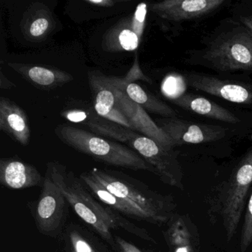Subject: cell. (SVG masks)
Wrapping results in <instances>:
<instances>
[{
  "label": "cell",
  "mask_w": 252,
  "mask_h": 252,
  "mask_svg": "<svg viewBox=\"0 0 252 252\" xmlns=\"http://www.w3.org/2000/svg\"><path fill=\"white\" fill-rule=\"evenodd\" d=\"M46 172L60 189L76 215L94 228L114 250L119 251V248L113 231L120 228L138 238L156 243L147 230L138 226L126 217L97 200L90 192L79 176H76L73 171L69 170L63 163L49 162L47 164Z\"/></svg>",
  "instance_id": "cell-1"
},
{
  "label": "cell",
  "mask_w": 252,
  "mask_h": 252,
  "mask_svg": "<svg viewBox=\"0 0 252 252\" xmlns=\"http://www.w3.org/2000/svg\"><path fill=\"white\" fill-rule=\"evenodd\" d=\"M88 172L106 189L135 209L141 221L161 225L173 217L172 198L155 191L142 181L114 169L94 167Z\"/></svg>",
  "instance_id": "cell-2"
},
{
  "label": "cell",
  "mask_w": 252,
  "mask_h": 252,
  "mask_svg": "<svg viewBox=\"0 0 252 252\" xmlns=\"http://www.w3.org/2000/svg\"><path fill=\"white\" fill-rule=\"evenodd\" d=\"M85 125L96 135L128 144L156 169V175L163 183L171 187L184 189L182 169L172 149L165 148L154 140L103 119L95 113L90 114Z\"/></svg>",
  "instance_id": "cell-3"
},
{
  "label": "cell",
  "mask_w": 252,
  "mask_h": 252,
  "mask_svg": "<svg viewBox=\"0 0 252 252\" xmlns=\"http://www.w3.org/2000/svg\"><path fill=\"white\" fill-rule=\"evenodd\" d=\"M55 133L66 145L101 163L156 174V169L136 152L116 141L106 139L85 129L67 125L57 126Z\"/></svg>",
  "instance_id": "cell-4"
},
{
  "label": "cell",
  "mask_w": 252,
  "mask_h": 252,
  "mask_svg": "<svg viewBox=\"0 0 252 252\" xmlns=\"http://www.w3.org/2000/svg\"><path fill=\"white\" fill-rule=\"evenodd\" d=\"M202 56L212 68L219 71H252V32L240 23L214 37Z\"/></svg>",
  "instance_id": "cell-5"
},
{
  "label": "cell",
  "mask_w": 252,
  "mask_h": 252,
  "mask_svg": "<svg viewBox=\"0 0 252 252\" xmlns=\"http://www.w3.org/2000/svg\"><path fill=\"white\" fill-rule=\"evenodd\" d=\"M44 177L39 198L29 206L40 234L58 238L65 228L69 203L48 172Z\"/></svg>",
  "instance_id": "cell-6"
},
{
  "label": "cell",
  "mask_w": 252,
  "mask_h": 252,
  "mask_svg": "<svg viewBox=\"0 0 252 252\" xmlns=\"http://www.w3.org/2000/svg\"><path fill=\"white\" fill-rule=\"evenodd\" d=\"M252 185V148L233 171L222 199V218L228 241L238 226Z\"/></svg>",
  "instance_id": "cell-7"
},
{
  "label": "cell",
  "mask_w": 252,
  "mask_h": 252,
  "mask_svg": "<svg viewBox=\"0 0 252 252\" xmlns=\"http://www.w3.org/2000/svg\"><path fill=\"white\" fill-rule=\"evenodd\" d=\"M104 78L114 94L118 107L129 121L133 130L141 132L143 135L154 140L165 148L173 149L175 146L172 140L152 120L146 110L130 99L122 88L113 83L110 77Z\"/></svg>",
  "instance_id": "cell-8"
},
{
  "label": "cell",
  "mask_w": 252,
  "mask_h": 252,
  "mask_svg": "<svg viewBox=\"0 0 252 252\" xmlns=\"http://www.w3.org/2000/svg\"><path fill=\"white\" fill-rule=\"evenodd\" d=\"M159 126L172 140L175 147L218 141L225 136L227 130L222 126L193 123L175 118L163 121Z\"/></svg>",
  "instance_id": "cell-9"
},
{
  "label": "cell",
  "mask_w": 252,
  "mask_h": 252,
  "mask_svg": "<svg viewBox=\"0 0 252 252\" xmlns=\"http://www.w3.org/2000/svg\"><path fill=\"white\" fill-rule=\"evenodd\" d=\"M187 85L197 91L237 104H252V85L221 80L207 75L189 73L185 76Z\"/></svg>",
  "instance_id": "cell-10"
},
{
  "label": "cell",
  "mask_w": 252,
  "mask_h": 252,
  "mask_svg": "<svg viewBox=\"0 0 252 252\" xmlns=\"http://www.w3.org/2000/svg\"><path fill=\"white\" fill-rule=\"evenodd\" d=\"M224 0H166L150 4V11L160 18L181 22L199 18L215 11Z\"/></svg>",
  "instance_id": "cell-11"
},
{
  "label": "cell",
  "mask_w": 252,
  "mask_h": 252,
  "mask_svg": "<svg viewBox=\"0 0 252 252\" xmlns=\"http://www.w3.org/2000/svg\"><path fill=\"white\" fill-rule=\"evenodd\" d=\"M45 177L30 163L16 158L0 160V184L11 189L42 187Z\"/></svg>",
  "instance_id": "cell-12"
},
{
  "label": "cell",
  "mask_w": 252,
  "mask_h": 252,
  "mask_svg": "<svg viewBox=\"0 0 252 252\" xmlns=\"http://www.w3.org/2000/svg\"><path fill=\"white\" fill-rule=\"evenodd\" d=\"M90 85L94 92L95 113L103 119L133 130L129 121L118 107L116 97L104 76L91 75Z\"/></svg>",
  "instance_id": "cell-13"
},
{
  "label": "cell",
  "mask_w": 252,
  "mask_h": 252,
  "mask_svg": "<svg viewBox=\"0 0 252 252\" xmlns=\"http://www.w3.org/2000/svg\"><path fill=\"white\" fill-rule=\"evenodd\" d=\"M0 130L23 146L29 144L31 127L26 112L4 97L0 98Z\"/></svg>",
  "instance_id": "cell-14"
},
{
  "label": "cell",
  "mask_w": 252,
  "mask_h": 252,
  "mask_svg": "<svg viewBox=\"0 0 252 252\" xmlns=\"http://www.w3.org/2000/svg\"><path fill=\"white\" fill-rule=\"evenodd\" d=\"M56 23L52 12L42 3H33L28 8L21 22L25 38L33 42L45 39L55 29Z\"/></svg>",
  "instance_id": "cell-15"
},
{
  "label": "cell",
  "mask_w": 252,
  "mask_h": 252,
  "mask_svg": "<svg viewBox=\"0 0 252 252\" xmlns=\"http://www.w3.org/2000/svg\"><path fill=\"white\" fill-rule=\"evenodd\" d=\"M8 66L31 83L42 89H55L73 80L71 75L52 67L17 63H8Z\"/></svg>",
  "instance_id": "cell-16"
},
{
  "label": "cell",
  "mask_w": 252,
  "mask_h": 252,
  "mask_svg": "<svg viewBox=\"0 0 252 252\" xmlns=\"http://www.w3.org/2000/svg\"><path fill=\"white\" fill-rule=\"evenodd\" d=\"M172 101L181 108L215 120L231 124L240 122V119L229 110L203 97L186 94L172 98Z\"/></svg>",
  "instance_id": "cell-17"
},
{
  "label": "cell",
  "mask_w": 252,
  "mask_h": 252,
  "mask_svg": "<svg viewBox=\"0 0 252 252\" xmlns=\"http://www.w3.org/2000/svg\"><path fill=\"white\" fill-rule=\"evenodd\" d=\"M110 79L113 81V83L122 88L130 99L141 106L144 110L169 119L175 118L177 116V113L173 109L171 108L166 103L156 98L155 95L144 91L138 84L133 82L128 84L125 79L110 77Z\"/></svg>",
  "instance_id": "cell-18"
},
{
  "label": "cell",
  "mask_w": 252,
  "mask_h": 252,
  "mask_svg": "<svg viewBox=\"0 0 252 252\" xmlns=\"http://www.w3.org/2000/svg\"><path fill=\"white\" fill-rule=\"evenodd\" d=\"M166 239L171 252H197V242L183 217L178 215L171 218Z\"/></svg>",
  "instance_id": "cell-19"
},
{
  "label": "cell",
  "mask_w": 252,
  "mask_h": 252,
  "mask_svg": "<svg viewBox=\"0 0 252 252\" xmlns=\"http://www.w3.org/2000/svg\"><path fill=\"white\" fill-rule=\"evenodd\" d=\"M67 246L75 252H101L85 230L72 223L65 228Z\"/></svg>",
  "instance_id": "cell-20"
},
{
  "label": "cell",
  "mask_w": 252,
  "mask_h": 252,
  "mask_svg": "<svg viewBox=\"0 0 252 252\" xmlns=\"http://www.w3.org/2000/svg\"><path fill=\"white\" fill-rule=\"evenodd\" d=\"M116 40L119 43V48L126 51H135L138 48L141 42L139 36L132 29L131 23L129 27L126 26L119 31Z\"/></svg>",
  "instance_id": "cell-21"
},
{
  "label": "cell",
  "mask_w": 252,
  "mask_h": 252,
  "mask_svg": "<svg viewBox=\"0 0 252 252\" xmlns=\"http://www.w3.org/2000/svg\"><path fill=\"white\" fill-rule=\"evenodd\" d=\"M252 243V191L248 201L240 238V252H245Z\"/></svg>",
  "instance_id": "cell-22"
},
{
  "label": "cell",
  "mask_w": 252,
  "mask_h": 252,
  "mask_svg": "<svg viewBox=\"0 0 252 252\" xmlns=\"http://www.w3.org/2000/svg\"><path fill=\"white\" fill-rule=\"evenodd\" d=\"M147 6L146 3H140L137 6L135 14L131 19L130 23L134 32L138 34L140 39L142 37L144 33V26H145L146 17L147 14Z\"/></svg>",
  "instance_id": "cell-23"
},
{
  "label": "cell",
  "mask_w": 252,
  "mask_h": 252,
  "mask_svg": "<svg viewBox=\"0 0 252 252\" xmlns=\"http://www.w3.org/2000/svg\"><path fill=\"white\" fill-rule=\"evenodd\" d=\"M115 240L119 248V251H121V252H144L135 245L126 241L119 236L115 235Z\"/></svg>",
  "instance_id": "cell-24"
},
{
  "label": "cell",
  "mask_w": 252,
  "mask_h": 252,
  "mask_svg": "<svg viewBox=\"0 0 252 252\" xmlns=\"http://www.w3.org/2000/svg\"><path fill=\"white\" fill-rule=\"evenodd\" d=\"M88 115L84 111L81 110H75L66 113V118L68 120L73 122H81L88 119Z\"/></svg>",
  "instance_id": "cell-25"
},
{
  "label": "cell",
  "mask_w": 252,
  "mask_h": 252,
  "mask_svg": "<svg viewBox=\"0 0 252 252\" xmlns=\"http://www.w3.org/2000/svg\"><path fill=\"white\" fill-rule=\"evenodd\" d=\"M85 2L98 7H112L116 3V1L112 0H86Z\"/></svg>",
  "instance_id": "cell-26"
},
{
  "label": "cell",
  "mask_w": 252,
  "mask_h": 252,
  "mask_svg": "<svg viewBox=\"0 0 252 252\" xmlns=\"http://www.w3.org/2000/svg\"><path fill=\"white\" fill-rule=\"evenodd\" d=\"M240 21L252 32V12L242 14L240 17Z\"/></svg>",
  "instance_id": "cell-27"
},
{
  "label": "cell",
  "mask_w": 252,
  "mask_h": 252,
  "mask_svg": "<svg viewBox=\"0 0 252 252\" xmlns=\"http://www.w3.org/2000/svg\"><path fill=\"white\" fill-rule=\"evenodd\" d=\"M67 252H75L73 250V249H71V248L69 247L67 249Z\"/></svg>",
  "instance_id": "cell-28"
}]
</instances>
